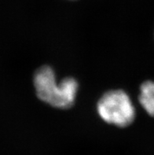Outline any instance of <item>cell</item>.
<instances>
[{
  "mask_svg": "<svg viewBox=\"0 0 154 155\" xmlns=\"http://www.w3.org/2000/svg\"><path fill=\"white\" fill-rule=\"evenodd\" d=\"M33 84L36 96L42 102L61 110H67L74 105L79 84L73 77H65L57 84L54 69L43 65L35 71Z\"/></svg>",
  "mask_w": 154,
  "mask_h": 155,
  "instance_id": "cell-1",
  "label": "cell"
},
{
  "mask_svg": "<svg viewBox=\"0 0 154 155\" xmlns=\"http://www.w3.org/2000/svg\"><path fill=\"white\" fill-rule=\"evenodd\" d=\"M97 111L105 123L125 128L133 123L135 109L127 92L121 89L108 91L97 103Z\"/></svg>",
  "mask_w": 154,
  "mask_h": 155,
  "instance_id": "cell-2",
  "label": "cell"
},
{
  "mask_svg": "<svg viewBox=\"0 0 154 155\" xmlns=\"http://www.w3.org/2000/svg\"><path fill=\"white\" fill-rule=\"evenodd\" d=\"M139 101L146 112L154 117V81H145L140 86Z\"/></svg>",
  "mask_w": 154,
  "mask_h": 155,
  "instance_id": "cell-3",
  "label": "cell"
}]
</instances>
